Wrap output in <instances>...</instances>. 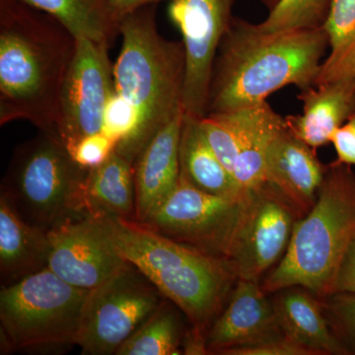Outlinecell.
<instances>
[{
  "label": "cell",
  "instance_id": "6da1fadb",
  "mask_svg": "<svg viewBox=\"0 0 355 355\" xmlns=\"http://www.w3.org/2000/svg\"><path fill=\"white\" fill-rule=\"evenodd\" d=\"M76 38L50 14L0 0V125L25 120L58 132V106Z\"/></svg>",
  "mask_w": 355,
  "mask_h": 355
},
{
  "label": "cell",
  "instance_id": "7a4b0ae2",
  "mask_svg": "<svg viewBox=\"0 0 355 355\" xmlns=\"http://www.w3.org/2000/svg\"><path fill=\"white\" fill-rule=\"evenodd\" d=\"M328 49L324 28L266 33L233 18L214 60L207 114L256 106L288 85L313 87Z\"/></svg>",
  "mask_w": 355,
  "mask_h": 355
},
{
  "label": "cell",
  "instance_id": "3957f363",
  "mask_svg": "<svg viewBox=\"0 0 355 355\" xmlns=\"http://www.w3.org/2000/svg\"><path fill=\"white\" fill-rule=\"evenodd\" d=\"M156 6L140 7L120 21L123 43L114 64V86L135 109L137 127L116 150L132 164L159 128L184 109V44L160 35Z\"/></svg>",
  "mask_w": 355,
  "mask_h": 355
},
{
  "label": "cell",
  "instance_id": "277c9868",
  "mask_svg": "<svg viewBox=\"0 0 355 355\" xmlns=\"http://www.w3.org/2000/svg\"><path fill=\"white\" fill-rule=\"evenodd\" d=\"M97 218L125 261L177 306L193 329L207 335L238 280L228 261L170 239L140 222Z\"/></svg>",
  "mask_w": 355,
  "mask_h": 355
},
{
  "label": "cell",
  "instance_id": "5b68a950",
  "mask_svg": "<svg viewBox=\"0 0 355 355\" xmlns=\"http://www.w3.org/2000/svg\"><path fill=\"white\" fill-rule=\"evenodd\" d=\"M355 238V173L349 165H328L316 202L294 226L284 256L263 282V291L307 289L330 295L338 265Z\"/></svg>",
  "mask_w": 355,
  "mask_h": 355
},
{
  "label": "cell",
  "instance_id": "8992f818",
  "mask_svg": "<svg viewBox=\"0 0 355 355\" xmlns=\"http://www.w3.org/2000/svg\"><path fill=\"white\" fill-rule=\"evenodd\" d=\"M88 171L74 161L58 132L41 130L14 153L2 191L26 221L49 231L86 214Z\"/></svg>",
  "mask_w": 355,
  "mask_h": 355
},
{
  "label": "cell",
  "instance_id": "52a82bcc",
  "mask_svg": "<svg viewBox=\"0 0 355 355\" xmlns=\"http://www.w3.org/2000/svg\"><path fill=\"white\" fill-rule=\"evenodd\" d=\"M90 292L72 286L49 268L3 286L1 335L11 349L77 345Z\"/></svg>",
  "mask_w": 355,
  "mask_h": 355
},
{
  "label": "cell",
  "instance_id": "ba28073f",
  "mask_svg": "<svg viewBox=\"0 0 355 355\" xmlns=\"http://www.w3.org/2000/svg\"><path fill=\"white\" fill-rule=\"evenodd\" d=\"M165 300L153 282L130 263L91 291L77 345L83 354H116Z\"/></svg>",
  "mask_w": 355,
  "mask_h": 355
},
{
  "label": "cell",
  "instance_id": "9c48e42d",
  "mask_svg": "<svg viewBox=\"0 0 355 355\" xmlns=\"http://www.w3.org/2000/svg\"><path fill=\"white\" fill-rule=\"evenodd\" d=\"M243 202L244 195H211L198 190L180 175L175 190L140 223L170 239L227 261Z\"/></svg>",
  "mask_w": 355,
  "mask_h": 355
},
{
  "label": "cell",
  "instance_id": "30bf717a",
  "mask_svg": "<svg viewBox=\"0 0 355 355\" xmlns=\"http://www.w3.org/2000/svg\"><path fill=\"white\" fill-rule=\"evenodd\" d=\"M300 218L295 207L268 182L245 191L227 258L238 279L259 280L279 263Z\"/></svg>",
  "mask_w": 355,
  "mask_h": 355
},
{
  "label": "cell",
  "instance_id": "8fae6325",
  "mask_svg": "<svg viewBox=\"0 0 355 355\" xmlns=\"http://www.w3.org/2000/svg\"><path fill=\"white\" fill-rule=\"evenodd\" d=\"M114 92L109 46L77 38L58 106V133L67 149L84 137L102 132L105 110Z\"/></svg>",
  "mask_w": 355,
  "mask_h": 355
},
{
  "label": "cell",
  "instance_id": "7c38bea8",
  "mask_svg": "<svg viewBox=\"0 0 355 355\" xmlns=\"http://www.w3.org/2000/svg\"><path fill=\"white\" fill-rule=\"evenodd\" d=\"M169 16L182 35L186 53L183 108L202 119L207 114L217 51L233 20L235 0H169Z\"/></svg>",
  "mask_w": 355,
  "mask_h": 355
},
{
  "label": "cell",
  "instance_id": "4fadbf2b",
  "mask_svg": "<svg viewBox=\"0 0 355 355\" xmlns=\"http://www.w3.org/2000/svg\"><path fill=\"white\" fill-rule=\"evenodd\" d=\"M48 268L72 286L93 291L130 265L97 217L84 214L48 231Z\"/></svg>",
  "mask_w": 355,
  "mask_h": 355
},
{
  "label": "cell",
  "instance_id": "5bb4252c",
  "mask_svg": "<svg viewBox=\"0 0 355 355\" xmlns=\"http://www.w3.org/2000/svg\"><path fill=\"white\" fill-rule=\"evenodd\" d=\"M284 336L273 305L258 280L236 282L227 307L214 320L205 335L209 354L249 347Z\"/></svg>",
  "mask_w": 355,
  "mask_h": 355
},
{
  "label": "cell",
  "instance_id": "9a60e30c",
  "mask_svg": "<svg viewBox=\"0 0 355 355\" xmlns=\"http://www.w3.org/2000/svg\"><path fill=\"white\" fill-rule=\"evenodd\" d=\"M328 165L317 157L316 149L297 139L287 127L268 146L266 182L275 186L305 216L316 202Z\"/></svg>",
  "mask_w": 355,
  "mask_h": 355
},
{
  "label": "cell",
  "instance_id": "2e32d148",
  "mask_svg": "<svg viewBox=\"0 0 355 355\" xmlns=\"http://www.w3.org/2000/svg\"><path fill=\"white\" fill-rule=\"evenodd\" d=\"M184 111H178L149 140L133 163L135 221H146L176 188L180 179V140Z\"/></svg>",
  "mask_w": 355,
  "mask_h": 355
},
{
  "label": "cell",
  "instance_id": "e0dca14e",
  "mask_svg": "<svg viewBox=\"0 0 355 355\" xmlns=\"http://www.w3.org/2000/svg\"><path fill=\"white\" fill-rule=\"evenodd\" d=\"M302 114L286 118L297 139L318 149L331 144V135L355 113V79H343L301 90Z\"/></svg>",
  "mask_w": 355,
  "mask_h": 355
},
{
  "label": "cell",
  "instance_id": "ac0fdd59",
  "mask_svg": "<svg viewBox=\"0 0 355 355\" xmlns=\"http://www.w3.org/2000/svg\"><path fill=\"white\" fill-rule=\"evenodd\" d=\"M51 242L46 229L26 221L4 191L0 196V275L4 286L48 268Z\"/></svg>",
  "mask_w": 355,
  "mask_h": 355
},
{
  "label": "cell",
  "instance_id": "d6986e66",
  "mask_svg": "<svg viewBox=\"0 0 355 355\" xmlns=\"http://www.w3.org/2000/svg\"><path fill=\"white\" fill-rule=\"evenodd\" d=\"M272 303L282 334L316 355H347L331 331L321 299L303 287L282 289Z\"/></svg>",
  "mask_w": 355,
  "mask_h": 355
},
{
  "label": "cell",
  "instance_id": "ffe728a7",
  "mask_svg": "<svg viewBox=\"0 0 355 355\" xmlns=\"http://www.w3.org/2000/svg\"><path fill=\"white\" fill-rule=\"evenodd\" d=\"M85 214L94 217L135 220L137 191L133 164L118 151L89 170L84 182Z\"/></svg>",
  "mask_w": 355,
  "mask_h": 355
},
{
  "label": "cell",
  "instance_id": "44dd1931",
  "mask_svg": "<svg viewBox=\"0 0 355 355\" xmlns=\"http://www.w3.org/2000/svg\"><path fill=\"white\" fill-rule=\"evenodd\" d=\"M181 175L198 190L221 197H242L244 193L233 175L209 146L200 119L184 114L180 140Z\"/></svg>",
  "mask_w": 355,
  "mask_h": 355
},
{
  "label": "cell",
  "instance_id": "7402d4cb",
  "mask_svg": "<svg viewBox=\"0 0 355 355\" xmlns=\"http://www.w3.org/2000/svg\"><path fill=\"white\" fill-rule=\"evenodd\" d=\"M50 14L76 38L111 46L120 35V20L109 0H19Z\"/></svg>",
  "mask_w": 355,
  "mask_h": 355
},
{
  "label": "cell",
  "instance_id": "603a6c76",
  "mask_svg": "<svg viewBox=\"0 0 355 355\" xmlns=\"http://www.w3.org/2000/svg\"><path fill=\"white\" fill-rule=\"evenodd\" d=\"M286 127V118L268 101L254 106L253 118L243 137L233 176L243 193L265 183V160L273 137Z\"/></svg>",
  "mask_w": 355,
  "mask_h": 355
},
{
  "label": "cell",
  "instance_id": "cb8c5ba5",
  "mask_svg": "<svg viewBox=\"0 0 355 355\" xmlns=\"http://www.w3.org/2000/svg\"><path fill=\"white\" fill-rule=\"evenodd\" d=\"M324 28L330 50L315 86L355 79V0H333Z\"/></svg>",
  "mask_w": 355,
  "mask_h": 355
},
{
  "label": "cell",
  "instance_id": "d4e9b609",
  "mask_svg": "<svg viewBox=\"0 0 355 355\" xmlns=\"http://www.w3.org/2000/svg\"><path fill=\"white\" fill-rule=\"evenodd\" d=\"M174 304L166 300L123 343L116 355H177L183 354V330Z\"/></svg>",
  "mask_w": 355,
  "mask_h": 355
},
{
  "label": "cell",
  "instance_id": "484cf974",
  "mask_svg": "<svg viewBox=\"0 0 355 355\" xmlns=\"http://www.w3.org/2000/svg\"><path fill=\"white\" fill-rule=\"evenodd\" d=\"M254 109L252 106L207 114L200 119V128L209 146L232 175L238 149L253 118Z\"/></svg>",
  "mask_w": 355,
  "mask_h": 355
},
{
  "label": "cell",
  "instance_id": "4316f807",
  "mask_svg": "<svg viewBox=\"0 0 355 355\" xmlns=\"http://www.w3.org/2000/svg\"><path fill=\"white\" fill-rule=\"evenodd\" d=\"M333 0H279L263 22L266 33L314 30L324 28L330 14Z\"/></svg>",
  "mask_w": 355,
  "mask_h": 355
},
{
  "label": "cell",
  "instance_id": "83f0119b",
  "mask_svg": "<svg viewBox=\"0 0 355 355\" xmlns=\"http://www.w3.org/2000/svg\"><path fill=\"white\" fill-rule=\"evenodd\" d=\"M321 302L331 331L347 355L355 354V294L333 293Z\"/></svg>",
  "mask_w": 355,
  "mask_h": 355
},
{
  "label": "cell",
  "instance_id": "f1b7e54d",
  "mask_svg": "<svg viewBox=\"0 0 355 355\" xmlns=\"http://www.w3.org/2000/svg\"><path fill=\"white\" fill-rule=\"evenodd\" d=\"M118 144V140L101 132L79 140L69 151L77 164L90 170L107 161Z\"/></svg>",
  "mask_w": 355,
  "mask_h": 355
},
{
  "label": "cell",
  "instance_id": "f546056e",
  "mask_svg": "<svg viewBox=\"0 0 355 355\" xmlns=\"http://www.w3.org/2000/svg\"><path fill=\"white\" fill-rule=\"evenodd\" d=\"M135 127L137 114L135 109L116 91L110 98L105 110L102 132L114 137L120 144L132 135Z\"/></svg>",
  "mask_w": 355,
  "mask_h": 355
},
{
  "label": "cell",
  "instance_id": "4dcf8cb0",
  "mask_svg": "<svg viewBox=\"0 0 355 355\" xmlns=\"http://www.w3.org/2000/svg\"><path fill=\"white\" fill-rule=\"evenodd\" d=\"M223 355H316L313 350L303 347L286 336L272 338L249 347H237L224 352Z\"/></svg>",
  "mask_w": 355,
  "mask_h": 355
},
{
  "label": "cell",
  "instance_id": "1f68e13d",
  "mask_svg": "<svg viewBox=\"0 0 355 355\" xmlns=\"http://www.w3.org/2000/svg\"><path fill=\"white\" fill-rule=\"evenodd\" d=\"M331 144L335 147L336 153L334 164L355 167V113L345 125L334 132Z\"/></svg>",
  "mask_w": 355,
  "mask_h": 355
},
{
  "label": "cell",
  "instance_id": "d6a6232c",
  "mask_svg": "<svg viewBox=\"0 0 355 355\" xmlns=\"http://www.w3.org/2000/svg\"><path fill=\"white\" fill-rule=\"evenodd\" d=\"M333 293L355 294V238L338 265L331 284V294Z\"/></svg>",
  "mask_w": 355,
  "mask_h": 355
},
{
  "label": "cell",
  "instance_id": "836d02e7",
  "mask_svg": "<svg viewBox=\"0 0 355 355\" xmlns=\"http://www.w3.org/2000/svg\"><path fill=\"white\" fill-rule=\"evenodd\" d=\"M160 1H164V0H109V3L116 17L121 21V18L137 10L140 7L149 6V4H157Z\"/></svg>",
  "mask_w": 355,
  "mask_h": 355
},
{
  "label": "cell",
  "instance_id": "e575fe53",
  "mask_svg": "<svg viewBox=\"0 0 355 355\" xmlns=\"http://www.w3.org/2000/svg\"><path fill=\"white\" fill-rule=\"evenodd\" d=\"M261 1L270 10V9H272L273 7L279 3V0H261Z\"/></svg>",
  "mask_w": 355,
  "mask_h": 355
}]
</instances>
